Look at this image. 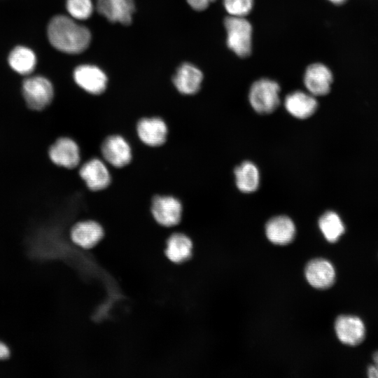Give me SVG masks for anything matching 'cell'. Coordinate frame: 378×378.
<instances>
[{"label": "cell", "instance_id": "ba28073f", "mask_svg": "<svg viewBox=\"0 0 378 378\" xmlns=\"http://www.w3.org/2000/svg\"><path fill=\"white\" fill-rule=\"evenodd\" d=\"M335 330L339 340L343 344L355 346L361 343L365 335V326L358 316L341 315L335 323Z\"/></svg>", "mask_w": 378, "mask_h": 378}, {"label": "cell", "instance_id": "e0dca14e", "mask_svg": "<svg viewBox=\"0 0 378 378\" xmlns=\"http://www.w3.org/2000/svg\"><path fill=\"white\" fill-rule=\"evenodd\" d=\"M71 238L78 246L90 248L95 246L103 237L102 227L92 220L81 221L75 224L71 230Z\"/></svg>", "mask_w": 378, "mask_h": 378}, {"label": "cell", "instance_id": "9a60e30c", "mask_svg": "<svg viewBox=\"0 0 378 378\" xmlns=\"http://www.w3.org/2000/svg\"><path fill=\"white\" fill-rule=\"evenodd\" d=\"M284 106L287 111L299 119H305L316 111L318 102L314 96L297 90L286 95Z\"/></svg>", "mask_w": 378, "mask_h": 378}, {"label": "cell", "instance_id": "5bb4252c", "mask_svg": "<svg viewBox=\"0 0 378 378\" xmlns=\"http://www.w3.org/2000/svg\"><path fill=\"white\" fill-rule=\"evenodd\" d=\"M305 276L313 287L324 289L333 284L335 270L333 265L327 260L317 258L311 260L307 265Z\"/></svg>", "mask_w": 378, "mask_h": 378}, {"label": "cell", "instance_id": "d6986e66", "mask_svg": "<svg viewBox=\"0 0 378 378\" xmlns=\"http://www.w3.org/2000/svg\"><path fill=\"white\" fill-rule=\"evenodd\" d=\"M236 185L245 193L255 191L259 186L260 174L258 167L251 162L246 161L234 169Z\"/></svg>", "mask_w": 378, "mask_h": 378}, {"label": "cell", "instance_id": "ffe728a7", "mask_svg": "<svg viewBox=\"0 0 378 378\" xmlns=\"http://www.w3.org/2000/svg\"><path fill=\"white\" fill-rule=\"evenodd\" d=\"M192 248L189 237L182 233H175L168 239L165 252L170 260L179 263L190 257Z\"/></svg>", "mask_w": 378, "mask_h": 378}, {"label": "cell", "instance_id": "d4e9b609", "mask_svg": "<svg viewBox=\"0 0 378 378\" xmlns=\"http://www.w3.org/2000/svg\"><path fill=\"white\" fill-rule=\"evenodd\" d=\"M215 0H187L188 4L195 10L201 11L206 9L209 4Z\"/></svg>", "mask_w": 378, "mask_h": 378}, {"label": "cell", "instance_id": "2e32d148", "mask_svg": "<svg viewBox=\"0 0 378 378\" xmlns=\"http://www.w3.org/2000/svg\"><path fill=\"white\" fill-rule=\"evenodd\" d=\"M203 79L202 71L190 63L181 64L173 77V83L176 89L184 94L197 93Z\"/></svg>", "mask_w": 378, "mask_h": 378}, {"label": "cell", "instance_id": "7c38bea8", "mask_svg": "<svg viewBox=\"0 0 378 378\" xmlns=\"http://www.w3.org/2000/svg\"><path fill=\"white\" fill-rule=\"evenodd\" d=\"M79 174L89 189L103 190L111 183V175L104 163L97 158L86 162L80 169Z\"/></svg>", "mask_w": 378, "mask_h": 378}, {"label": "cell", "instance_id": "8992f818", "mask_svg": "<svg viewBox=\"0 0 378 378\" xmlns=\"http://www.w3.org/2000/svg\"><path fill=\"white\" fill-rule=\"evenodd\" d=\"M151 212L159 224L172 227L181 220L182 205L178 200L172 196L158 195L152 200Z\"/></svg>", "mask_w": 378, "mask_h": 378}, {"label": "cell", "instance_id": "4fadbf2b", "mask_svg": "<svg viewBox=\"0 0 378 378\" xmlns=\"http://www.w3.org/2000/svg\"><path fill=\"white\" fill-rule=\"evenodd\" d=\"M136 130L141 141L153 147L162 145L167 139L168 132L166 123L157 117L140 120Z\"/></svg>", "mask_w": 378, "mask_h": 378}, {"label": "cell", "instance_id": "3957f363", "mask_svg": "<svg viewBox=\"0 0 378 378\" xmlns=\"http://www.w3.org/2000/svg\"><path fill=\"white\" fill-rule=\"evenodd\" d=\"M279 91L280 87L276 81L267 78H260L250 87L249 103L256 112L270 113L279 105Z\"/></svg>", "mask_w": 378, "mask_h": 378}, {"label": "cell", "instance_id": "5b68a950", "mask_svg": "<svg viewBox=\"0 0 378 378\" xmlns=\"http://www.w3.org/2000/svg\"><path fill=\"white\" fill-rule=\"evenodd\" d=\"M48 157L51 162L59 167L73 169L80 162V149L75 141L69 137L58 138L49 148Z\"/></svg>", "mask_w": 378, "mask_h": 378}, {"label": "cell", "instance_id": "484cf974", "mask_svg": "<svg viewBox=\"0 0 378 378\" xmlns=\"http://www.w3.org/2000/svg\"><path fill=\"white\" fill-rule=\"evenodd\" d=\"M372 358L374 364L368 368L367 374L370 378H378V351L374 352Z\"/></svg>", "mask_w": 378, "mask_h": 378}, {"label": "cell", "instance_id": "277c9868", "mask_svg": "<svg viewBox=\"0 0 378 378\" xmlns=\"http://www.w3.org/2000/svg\"><path fill=\"white\" fill-rule=\"evenodd\" d=\"M22 92L27 107L36 111H41L48 107L54 97L52 84L48 78L41 76L24 79Z\"/></svg>", "mask_w": 378, "mask_h": 378}, {"label": "cell", "instance_id": "9c48e42d", "mask_svg": "<svg viewBox=\"0 0 378 378\" xmlns=\"http://www.w3.org/2000/svg\"><path fill=\"white\" fill-rule=\"evenodd\" d=\"M75 82L85 91L99 94L106 88L107 77L98 67L93 65H80L74 72Z\"/></svg>", "mask_w": 378, "mask_h": 378}, {"label": "cell", "instance_id": "cb8c5ba5", "mask_svg": "<svg viewBox=\"0 0 378 378\" xmlns=\"http://www.w3.org/2000/svg\"><path fill=\"white\" fill-rule=\"evenodd\" d=\"M225 10L230 15L244 17L253 7V0H223Z\"/></svg>", "mask_w": 378, "mask_h": 378}, {"label": "cell", "instance_id": "7402d4cb", "mask_svg": "<svg viewBox=\"0 0 378 378\" xmlns=\"http://www.w3.org/2000/svg\"><path fill=\"white\" fill-rule=\"evenodd\" d=\"M318 226L327 241L332 243L337 241L344 232V225L334 211L324 213L318 220Z\"/></svg>", "mask_w": 378, "mask_h": 378}, {"label": "cell", "instance_id": "7a4b0ae2", "mask_svg": "<svg viewBox=\"0 0 378 378\" xmlns=\"http://www.w3.org/2000/svg\"><path fill=\"white\" fill-rule=\"evenodd\" d=\"M226 30V45L237 56L247 57L251 52V23L244 17L225 16L223 19Z\"/></svg>", "mask_w": 378, "mask_h": 378}, {"label": "cell", "instance_id": "603a6c76", "mask_svg": "<svg viewBox=\"0 0 378 378\" xmlns=\"http://www.w3.org/2000/svg\"><path fill=\"white\" fill-rule=\"evenodd\" d=\"M66 6L71 16L77 20L88 19L93 10L91 0H66Z\"/></svg>", "mask_w": 378, "mask_h": 378}, {"label": "cell", "instance_id": "83f0119b", "mask_svg": "<svg viewBox=\"0 0 378 378\" xmlns=\"http://www.w3.org/2000/svg\"><path fill=\"white\" fill-rule=\"evenodd\" d=\"M335 5H341L346 2V0H328Z\"/></svg>", "mask_w": 378, "mask_h": 378}, {"label": "cell", "instance_id": "8fae6325", "mask_svg": "<svg viewBox=\"0 0 378 378\" xmlns=\"http://www.w3.org/2000/svg\"><path fill=\"white\" fill-rule=\"evenodd\" d=\"M99 14L111 22L129 24L134 12V0H97Z\"/></svg>", "mask_w": 378, "mask_h": 378}, {"label": "cell", "instance_id": "4316f807", "mask_svg": "<svg viewBox=\"0 0 378 378\" xmlns=\"http://www.w3.org/2000/svg\"><path fill=\"white\" fill-rule=\"evenodd\" d=\"M10 356L9 347L4 342L0 340V360L8 359Z\"/></svg>", "mask_w": 378, "mask_h": 378}, {"label": "cell", "instance_id": "ac0fdd59", "mask_svg": "<svg viewBox=\"0 0 378 378\" xmlns=\"http://www.w3.org/2000/svg\"><path fill=\"white\" fill-rule=\"evenodd\" d=\"M265 233L271 242L284 245L293 239L295 234V226L289 217L278 216L271 218L267 223Z\"/></svg>", "mask_w": 378, "mask_h": 378}, {"label": "cell", "instance_id": "44dd1931", "mask_svg": "<svg viewBox=\"0 0 378 378\" xmlns=\"http://www.w3.org/2000/svg\"><path fill=\"white\" fill-rule=\"evenodd\" d=\"M10 66L17 73L27 75L33 71L36 64L35 53L30 48L17 46L8 56Z\"/></svg>", "mask_w": 378, "mask_h": 378}, {"label": "cell", "instance_id": "6da1fadb", "mask_svg": "<svg viewBox=\"0 0 378 378\" xmlns=\"http://www.w3.org/2000/svg\"><path fill=\"white\" fill-rule=\"evenodd\" d=\"M47 32L51 45L66 53H80L90 43L89 29L65 15H59L52 18L48 24Z\"/></svg>", "mask_w": 378, "mask_h": 378}, {"label": "cell", "instance_id": "30bf717a", "mask_svg": "<svg viewBox=\"0 0 378 378\" xmlns=\"http://www.w3.org/2000/svg\"><path fill=\"white\" fill-rule=\"evenodd\" d=\"M101 150L104 159L116 167H122L132 160L129 144L119 135H111L106 138L102 144Z\"/></svg>", "mask_w": 378, "mask_h": 378}, {"label": "cell", "instance_id": "52a82bcc", "mask_svg": "<svg viewBox=\"0 0 378 378\" xmlns=\"http://www.w3.org/2000/svg\"><path fill=\"white\" fill-rule=\"evenodd\" d=\"M332 80L330 69L322 63H312L304 71V84L314 96H323L329 93Z\"/></svg>", "mask_w": 378, "mask_h": 378}]
</instances>
